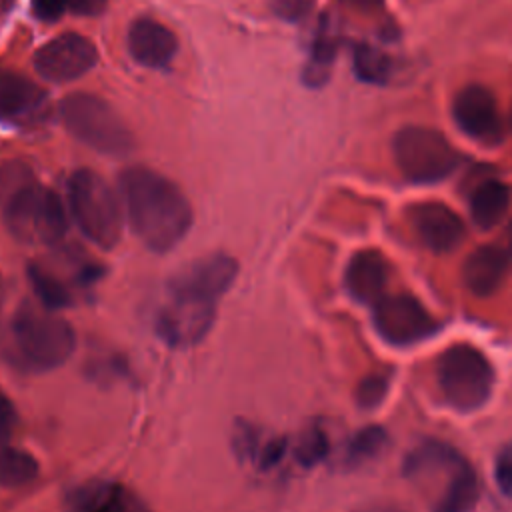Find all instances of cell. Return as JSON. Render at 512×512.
<instances>
[{"mask_svg": "<svg viewBox=\"0 0 512 512\" xmlns=\"http://www.w3.org/2000/svg\"><path fill=\"white\" fill-rule=\"evenodd\" d=\"M118 194L132 232L152 252H170L192 226V206L184 192L146 166L124 168Z\"/></svg>", "mask_w": 512, "mask_h": 512, "instance_id": "1", "label": "cell"}, {"mask_svg": "<svg viewBox=\"0 0 512 512\" xmlns=\"http://www.w3.org/2000/svg\"><path fill=\"white\" fill-rule=\"evenodd\" d=\"M402 474L426 496L430 512H472L480 500L474 466L448 442H418L406 454Z\"/></svg>", "mask_w": 512, "mask_h": 512, "instance_id": "2", "label": "cell"}, {"mask_svg": "<svg viewBox=\"0 0 512 512\" xmlns=\"http://www.w3.org/2000/svg\"><path fill=\"white\" fill-rule=\"evenodd\" d=\"M68 208L78 230L98 248L110 250L122 238L124 214L120 194L90 168H78L68 178Z\"/></svg>", "mask_w": 512, "mask_h": 512, "instance_id": "3", "label": "cell"}, {"mask_svg": "<svg viewBox=\"0 0 512 512\" xmlns=\"http://www.w3.org/2000/svg\"><path fill=\"white\" fill-rule=\"evenodd\" d=\"M434 372L444 400L464 414L480 410L490 400L496 382L488 356L466 342H456L442 350Z\"/></svg>", "mask_w": 512, "mask_h": 512, "instance_id": "4", "label": "cell"}, {"mask_svg": "<svg viewBox=\"0 0 512 512\" xmlns=\"http://www.w3.org/2000/svg\"><path fill=\"white\" fill-rule=\"evenodd\" d=\"M64 128L88 148L106 156H124L134 148V138L116 110L94 94H68L58 106Z\"/></svg>", "mask_w": 512, "mask_h": 512, "instance_id": "5", "label": "cell"}, {"mask_svg": "<svg viewBox=\"0 0 512 512\" xmlns=\"http://www.w3.org/2000/svg\"><path fill=\"white\" fill-rule=\"evenodd\" d=\"M12 338L24 358L36 370L62 366L76 348V334L68 320L48 308L24 304L12 318Z\"/></svg>", "mask_w": 512, "mask_h": 512, "instance_id": "6", "label": "cell"}, {"mask_svg": "<svg viewBox=\"0 0 512 512\" xmlns=\"http://www.w3.org/2000/svg\"><path fill=\"white\" fill-rule=\"evenodd\" d=\"M8 232L26 244H56L68 230V216L54 190L24 182L8 196L4 208Z\"/></svg>", "mask_w": 512, "mask_h": 512, "instance_id": "7", "label": "cell"}, {"mask_svg": "<svg viewBox=\"0 0 512 512\" xmlns=\"http://www.w3.org/2000/svg\"><path fill=\"white\" fill-rule=\"evenodd\" d=\"M392 154L402 176L414 184L440 182L462 164V154L452 142L426 126L398 130L392 140Z\"/></svg>", "mask_w": 512, "mask_h": 512, "instance_id": "8", "label": "cell"}, {"mask_svg": "<svg viewBox=\"0 0 512 512\" xmlns=\"http://www.w3.org/2000/svg\"><path fill=\"white\" fill-rule=\"evenodd\" d=\"M372 326L390 346H414L432 338L440 322L412 294H384L372 304Z\"/></svg>", "mask_w": 512, "mask_h": 512, "instance_id": "9", "label": "cell"}, {"mask_svg": "<svg viewBox=\"0 0 512 512\" xmlns=\"http://www.w3.org/2000/svg\"><path fill=\"white\" fill-rule=\"evenodd\" d=\"M238 262L222 252L200 256L178 268L168 280V296L216 304L234 284Z\"/></svg>", "mask_w": 512, "mask_h": 512, "instance_id": "10", "label": "cell"}, {"mask_svg": "<svg viewBox=\"0 0 512 512\" xmlns=\"http://www.w3.org/2000/svg\"><path fill=\"white\" fill-rule=\"evenodd\" d=\"M96 46L82 34L64 32L34 52L36 72L50 82H68L94 68Z\"/></svg>", "mask_w": 512, "mask_h": 512, "instance_id": "11", "label": "cell"}, {"mask_svg": "<svg viewBox=\"0 0 512 512\" xmlns=\"http://www.w3.org/2000/svg\"><path fill=\"white\" fill-rule=\"evenodd\" d=\"M214 318L216 304L168 296V302L156 314L154 330L168 346L188 348L208 334Z\"/></svg>", "mask_w": 512, "mask_h": 512, "instance_id": "12", "label": "cell"}, {"mask_svg": "<svg viewBox=\"0 0 512 512\" xmlns=\"http://www.w3.org/2000/svg\"><path fill=\"white\" fill-rule=\"evenodd\" d=\"M452 118L472 140L496 146L502 140V120L492 92L480 84H468L452 100Z\"/></svg>", "mask_w": 512, "mask_h": 512, "instance_id": "13", "label": "cell"}, {"mask_svg": "<svg viewBox=\"0 0 512 512\" xmlns=\"http://www.w3.org/2000/svg\"><path fill=\"white\" fill-rule=\"evenodd\" d=\"M408 220L420 244L434 254L456 250L466 236L462 218L442 202L428 200L410 206Z\"/></svg>", "mask_w": 512, "mask_h": 512, "instance_id": "14", "label": "cell"}, {"mask_svg": "<svg viewBox=\"0 0 512 512\" xmlns=\"http://www.w3.org/2000/svg\"><path fill=\"white\" fill-rule=\"evenodd\" d=\"M46 92L26 76L0 66V120L28 124L46 112Z\"/></svg>", "mask_w": 512, "mask_h": 512, "instance_id": "15", "label": "cell"}, {"mask_svg": "<svg viewBox=\"0 0 512 512\" xmlns=\"http://www.w3.org/2000/svg\"><path fill=\"white\" fill-rule=\"evenodd\" d=\"M130 56L152 70L168 68L178 52V40L170 28L154 18H136L126 36Z\"/></svg>", "mask_w": 512, "mask_h": 512, "instance_id": "16", "label": "cell"}, {"mask_svg": "<svg viewBox=\"0 0 512 512\" xmlns=\"http://www.w3.org/2000/svg\"><path fill=\"white\" fill-rule=\"evenodd\" d=\"M386 284L388 262L378 250L364 248L352 254L344 270V286L356 302L376 304L386 294Z\"/></svg>", "mask_w": 512, "mask_h": 512, "instance_id": "17", "label": "cell"}, {"mask_svg": "<svg viewBox=\"0 0 512 512\" xmlns=\"http://www.w3.org/2000/svg\"><path fill=\"white\" fill-rule=\"evenodd\" d=\"M512 262L500 244L474 248L462 264V282L478 298L492 296L504 282Z\"/></svg>", "mask_w": 512, "mask_h": 512, "instance_id": "18", "label": "cell"}, {"mask_svg": "<svg viewBox=\"0 0 512 512\" xmlns=\"http://www.w3.org/2000/svg\"><path fill=\"white\" fill-rule=\"evenodd\" d=\"M72 506L76 512H150L134 490L112 480H90L78 486Z\"/></svg>", "mask_w": 512, "mask_h": 512, "instance_id": "19", "label": "cell"}, {"mask_svg": "<svg viewBox=\"0 0 512 512\" xmlns=\"http://www.w3.org/2000/svg\"><path fill=\"white\" fill-rule=\"evenodd\" d=\"M510 206V188L500 180H484L470 194V216L472 222L490 230L502 222Z\"/></svg>", "mask_w": 512, "mask_h": 512, "instance_id": "20", "label": "cell"}, {"mask_svg": "<svg viewBox=\"0 0 512 512\" xmlns=\"http://www.w3.org/2000/svg\"><path fill=\"white\" fill-rule=\"evenodd\" d=\"M40 474L38 460L22 448L0 446V486L24 488Z\"/></svg>", "mask_w": 512, "mask_h": 512, "instance_id": "21", "label": "cell"}, {"mask_svg": "<svg viewBox=\"0 0 512 512\" xmlns=\"http://www.w3.org/2000/svg\"><path fill=\"white\" fill-rule=\"evenodd\" d=\"M334 54H336L334 32L330 30L328 22L322 20V24H320V28L316 32V38L312 42L308 64L304 68V80L310 86H318V84L326 82L330 66H332V60H334Z\"/></svg>", "mask_w": 512, "mask_h": 512, "instance_id": "22", "label": "cell"}, {"mask_svg": "<svg viewBox=\"0 0 512 512\" xmlns=\"http://www.w3.org/2000/svg\"><path fill=\"white\" fill-rule=\"evenodd\" d=\"M28 278H30V284L38 296V300L42 302L44 308L48 310H60L64 306L70 304V292L68 288L64 286L62 280H58L52 272H48L46 268L42 266H28Z\"/></svg>", "mask_w": 512, "mask_h": 512, "instance_id": "23", "label": "cell"}, {"mask_svg": "<svg viewBox=\"0 0 512 512\" xmlns=\"http://www.w3.org/2000/svg\"><path fill=\"white\" fill-rule=\"evenodd\" d=\"M354 72L362 82L384 84L390 78L392 62L382 50L370 44H358L354 48Z\"/></svg>", "mask_w": 512, "mask_h": 512, "instance_id": "24", "label": "cell"}, {"mask_svg": "<svg viewBox=\"0 0 512 512\" xmlns=\"http://www.w3.org/2000/svg\"><path fill=\"white\" fill-rule=\"evenodd\" d=\"M108 0H32V12L38 20H56L66 12L78 16H98Z\"/></svg>", "mask_w": 512, "mask_h": 512, "instance_id": "25", "label": "cell"}, {"mask_svg": "<svg viewBox=\"0 0 512 512\" xmlns=\"http://www.w3.org/2000/svg\"><path fill=\"white\" fill-rule=\"evenodd\" d=\"M326 454H328V436L318 426H312L306 432H302L294 446V458L304 468L316 466L320 460L326 458Z\"/></svg>", "mask_w": 512, "mask_h": 512, "instance_id": "26", "label": "cell"}, {"mask_svg": "<svg viewBox=\"0 0 512 512\" xmlns=\"http://www.w3.org/2000/svg\"><path fill=\"white\" fill-rule=\"evenodd\" d=\"M386 444V432L380 426H366L358 430L348 442V458L352 462H362L376 456Z\"/></svg>", "mask_w": 512, "mask_h": 512, "instance_id": "27", "label": "cell"}, {"mask_svg": "<svg viewBox=\"0 0 512 512\" xmlns=\"http://www.w3.org/2000/svg\"><path fill=\"white\" fill-rule=\"evenodd\" d=\"M388 388H390V376H386V374H368L356 386V404L362 410H372L384 400Z\"/></svg>", "mask_w": 512, "mask_h": 512, "instance_id": "28", "label": "cell"}, {"mask_svg": "<svg viewBox=\"0 0 512 512\" xmlns=\"http://www.w3.org/2000/svg\"><path fill=\"white\" fill-rule=\"evenodd\" d=\"M494 480L500 492L512 500V442L504 444L494 458Z\"/></svg>", "mask_w": 512, "mask_h": 512, "instance_id": "29", "label": "cell"}, {"mask_svg": "<svg viewBox=\"0 0 512 512\" xmlns=\"http://www.w3.org/2000/svg\"><path fill=\"white\" fill-rule=\"evenodd\" d=\"M284 452H286V440H282V438H272V440H268V442L256 452L254 458H256V462H258V466H260L262 470H268V468L276 466V464L282 460Z\"/></svg>", "mask_w": 512, "mask_h": 512, "instance_id": "30", "label": "cell"}, {"mask_svg": "<svg viewBox=\"0 0 512 512\" xmlns=\"http://www.w3.org/2000/svg\"><path fill=\"white\" fill-rule=\"evenodd\" d=\"M274 12L284 20H300L310 10V0H270Z\"/></svg>", "mask_w": 512, "mask_h": 512, "instance_id": "31", "label": "cell"}, {"mask_svg": "<svg viewBox=\"0 0 512 512\" xmlns=\"http://www.w3.org/2000/svg\"><path fill=\"white\" fill-rule=\"evenodd\" d=\"M18 422V412L14 402L0 390V440L8 438Z\"/></svg>", "mask_w": 512, "mask_h": 512, "instance_id": "32", "label": "cell"}, {"mask_svg": "<svg viewBox=\"0 0 512 512\" xmlns=\"http://www.w3.org/2000/svg\"><path fill=\"white\" fill-rule=\"evenodd\" d=\"M26 182V170L18 164H4L0 166V192L12 188L16 190Z\"/></svg>", "mask_w": 512, "mask_h": 512, "instance_id": "33", "label": "cell"}, {"mask_svg": "<svg viewBox=\"0 0 512 512\" xmlns=\"http://www.w3.org/2000/svg\"><path fill=\"white\" fill-rule=\"evenodd\" d=\"M338 2L348 8L360 10V12H374V10L382 8V4H384V0H338Z\"/></svg>", "mask_w": 512, "mask_h": 512, "instance_id": "34", "label": "cell"}, {"mask_svg": "<svg viewBox=\"0 0 512 512\" xmlns=\"http://www.w3.org/2000/svg\"><path fill=\"white\" fill-rule=\"evenodd\" d=\"M352 512H408L396 504H366V506H360Z\"/></svg>", "mask_w": 512, "mask_h": 512, "instance_id": "35", "label": "cell"}, {"mask_svg": "<svg viewBox=\"0 0 512 512\" xmlns=\"http://www.w3.org/2000/svg\"><path fill=\"white\" fill-rule=\"evenodd\" d=\"M500 246L506 250V254H508V258L512 262V222L506 226V232H504V238H502Z\"/></svg>", "mask_w": 512, "mask_h": 512, "instance_id": "36", "label": "cell"}, {"mask_svg": "<svg viewBox=\"0 0 512 512\" xmlns=\"http://www.w3.org/2000/svg\"><path fill=\"white\" fill-rule=\"evenodd\" d=\"M0 302H2V278H0Z\"/></svg>", "mask_w": 512, "mask_h": 512, "instance_id": "37", "label": "cell"}]
</instances>
